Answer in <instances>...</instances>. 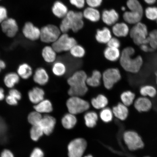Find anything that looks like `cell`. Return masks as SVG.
<instances>
[{
	"label": "cell",
	"mask_w": 157,
	"mask_h": 157,
	"mask_svg": "<svg viewBox=\"0 0 157 157\" xmlns=\"http://www.w3.org/2000/svg\"><path fill=\"white\" fill-rule=\"evenodd\" d=\"M49 77L48 72L43 68H37L33 75V80L35 83L44 86L48 83Z\"/></svg>",
	"instance_id": "e0dca14e"
},
{
	"label": "cell",
	"mask_w": 157,
	"mask_h": 157,
	"mask_svg": "<svg viewBox=\"0 0 157 157\" xmlns=\"http://www.w3.org/2000/svg\"><path fill=\"white\" fill-rule=\"evenodd\" d=\"M86 126L89 128H93L97 124L98 120V115L95 112H88L84 117Z\"/></svg>",
	"instance_id": "836d02e7"
},
{
	"label": "cell",
	"mask_w": 157,
	"mask_h": 157,
	"mask_svg": "<svg viewBox=\"0 0 157 157\" xmlns=\"http://www.w3.org/2000/svg\"><path fill=\"white\" fill-rule=\"evenodd\" d=\"M85 157H93L91 155H88L86 156Z\"/></svg>",
	"instance_id": "91938a15"
},
{
	"label": "cell",
	"mask_w": 157,
	"mask_h": 157,
	"mask_svg": "<svg viewBox=\"0 0 157 157\" xmlns=\"http://www.w3.org/2000/svg\"><path fill=\"white\" fill-rule=\"evenodd\" d=\"M45 93L42 88L36 87L29 90L28 97L29 101L34 105L40 102L44 99Z\"/></svg>",
	"instance_id": "2e32d148"
},
{
	"label": "cell",
	"mask_w": 157,
	"mask_h": 157,
	"mask_svg": "<svg viewBox=\"0 0 157 157\" xmlns=\"http://www.w3.org/2000/svg\"><path fill=\"white\" fill-rule=\"evenodd\" d=\"M61 35L59 28L53 25H48L40 29V39L45 43H53L57 40Z\"/></svg>",
	"instance_id": "52a82bcc"
},
{
	"label": "cell",
	"mask_w": 157,
	"mask_h": 157,
	"mask_svg": "<svg viewBox=\"0 0 157 157\" xmlns=\"http://www.w3.org/2000/svg\"><path fill=\"white\" fill-rule=\"evenodd\" d=\"M87 74L83 71L75 72L68 78L67 83L70 87L68 93L71 97H82L87 93Z\"/></svg>",
	"instance_id": "7a4b0ae2"
},
{
	"label": "cell",
	"mask_w": 157,
	"mask_h": 157,
	"mask_svg": "<svg viewBox=\"0 0 157 157\" xmlns=\"http://www.w3.org/2000/svg\"><path fill=\"white\" fill-rule=\"evenodd\" d=\"M144 12L146 17L149 20H157V7L153 6L147 7L145 10Z\"/></svg>",
	"instance_id": "60d3db41"
},
{
	"label": "cell",
	"mask_w": 157,
	"mask_h": 157,
	"mask_svg": "<svg viewBox=\"0 0 157 157\" xmlns=\"http://www.w3.org/2000/svg\"><path fill=\"white\" fill-rule=\"evenodd\" d=\"M83 13L80 12L68 11L60 25L61 32L67 33L71 29L74 32H77L84 26Z\"/></svg>",
	"instance_id": "3957f363"
},
{
	"label": "cell",
	"mask_w": 157,
	"mask_h": 157,
	"mask_svg": "<svg viewBox=\"0 0 157 157\" xmlns=\"http://www.w3.org/2000/svg\"><path fill=\"white\" fill-rule=\"evenodd\" d=\"M156 21H157V20Z\"/></svg>",
	"instance_id": "94428289"
},
{
	"label": "cell",
	"mask_w": 157,
	"mask_h": 157,
	"mask_svg": "<svg viewBox=\"0 0 157 157\" xmlns=\"http://www.w3.org/2000/svg\"><path fill=\"white\" fill-rule=\"evenodd\" d=\"M127 107L122 103L118 104L113 108V115L121 120H125L128 115L129 111Z\"/></svg>",
	"instance_id": "44dd1931"
},
{
	"label": "cell",
	"mask_w": 157,
	"mask_h": 157,
	"mask_svg": "<svg viewBox=\"0 0 157 157\" xmlns=\"http://www.w3.org/2000/svg\"><path fill=\"white\" fill-rule=\"evenodd\" d=\"M134 105L139 112H146L151 109L152 103L148 98L142 96L135 100Z\"/></svg>",
	"instance_id": "5bb4252c"
},
{
	"label": "cell",
	"mask_w": 157,
	"mask_h": 157,
	"mask_svg": "<svg viewBox=\"0 0 157 157\" xmlns=\"http://www.w3.org/2000/svg\"><path fill=\"white\" fill-rule=\"evenodd\" d=\"M121 10H122L123 11H125V10H126V8H125V7L123 6L121 7Z\"/></svg>",
	"instance_id": "680465c9"
},
{
	"label": "cell",
	"mask_w": 157,
	"mask_h": 157,
	"mask_svg": "<svg viewBox=\"0 0 157 157\" xmlns=\"http://www.w3.org/2000/svg\"><path fill=\"white\" fill-rule=\"evenodd\" d=\"M66 105L69 112L75 115L88 110L90 107L88 101L80 97L75 96L69 98L67 101Z\"/></svg>",
	"instance_id": "5b68a950"
},
{
	"label": "cell",
	"mask_w": 157,
	"mask_h": 157,
	"mask_svg": "<svg viewBox=\"0 0 157 157\" xmlns=\"http://www.w3.org/2000/svg\"><path fill=\"white\" fill-rule=\"evenodd\" d=\"M44 152L40 148H35L33 151L30 155V157H44Z\"/></svg>",
	"instance_id": "681fc988"
},
{
	"label": "cell",
	"mask_w": 157,
	"mask_h": 157,
	"mask_svg": "<svg viewBox=\"0 0 157 157\" xmlns=\"http://www.w3.org/2000/svg\"><path fill=\"white\" fill-rule=\"evenodd\" d=\"M22 33L25 38L31 41L36 40L40 38V29L29 21L25 23Z\"/></svg>",
	"instance_id": "7c38bea8"
},
{
	"label": "cell",
	"mask_w": 157,
	"mask_h": 157,
	"mask_svg": "<svg viewBox=\"0 0 157 157\" xmlns=\"http://www.w3.org/2000/svg\"><path fill=\"white\" fill-rule=\"evenodd\" d=\"M70 54L74 57L81 58L84 56L86 53L85 49L80 45H75L70 51Z\"/></svg>",
	"instance_id": "74e56055"
},
{
	"label": "cell",
	"mask_w": 157,
	"mask_h": 157,
	"mask_svg": "<svg viewBox=\"0 0 157 157\" xmlns=\"http://www.w3.org/2000/svg\"><path fill=\"white\" fill-rule=\"evenodd\" d=\"M155 76L156 83L157 84V71L155 72Z\"/></svg>",
	"instance_id": "6f0895ef"
},
{
	"label": "cell",
	"mask_w": 157,
	"mask_h": 157,
	"mask_svg": "<svg viewBox=\"0 0 157 157\" xmlns=\"http://www.w3.org/2000/svg\"><path fill=\"white\" fill-rule=\"evenodd\" d=\"M104 85L108 90L111 89L121 78L120 71L117 68H110L105 71L102 75Z\"/></svg>",
	"instance_id": "ba28073f"
},
{
	"label": "cell",
	"mask_w": 157,
	"mask_h": 157,
	"mask_svg": "<svg viewBox=\"0 0 157 157\" xmlns=\"http://www.w3.org/2000/svg\"><path fill=\"white\" fill-rule=\"evenodd\" d=\"M140 48L141 50L143 51V52H152L153 50L149 46L148 44H143L141 45Z\"/></svg>",
	"instance_id": "816d5d0a"
},
{
	"label": "cell",
	"mask_w": 157,
	"mask_h": 157,
	"mask_svg": "<svg viewBox=\"0 0 157 157\" xmlns=\"http://www.w3.org/2000/svg\"><path fill=\"white\" fill-rule=\"evenodd\" d=\"M101 78L102 75L101 72L98 70H95L93 72L91 76L87 77L86 83L90 87H97L101 84Z\"/></svg>",
	"instance_id": "f546056e"
},
{
	"label": "cell",
	"mask_w": 157,
	"mask_h": 157,
	"mask_svg": "<svg viewBox=\"0 0 157 157\" xmlns=\"http://www.w3.org/2000/svg\"><path fill=\"white\" fill-rule=\"evenodd\" d=\"M9 95L12 96L15 98L17 101H19L21 100L22 97V95L20 92L19 90L15 89V88H12L10 90L9 93Z\"/></svg>",
	"instance_id": "f6af8a7d"
},
{
	"label": "cell",
	"mask_w": 157,
	"mask_h": 157,
	"mask_svg": "<svg viewBox=\"0 0 157 157\" xmlns=\"http://www.w3.org/2000/svg\"><path fill=\"white\" fill-rule=\"evenodd\" d=\"M143 13L132 11H125L123 15V18L126 23L131 25H136L140 22Z\"/></svg>",
	"instance_id": "ac0fdd59"
},
{
	"label": "cell",
	"mask_w": 157,
	"mask_h": 157,
	"mask_svg": "<svg viewBox=\"0 0 157 157\" xmlns=\"http://www.w3.org/2000/svg\"><path fill=\"white\" fill-rule=\"evenodd\" d=\"M56 122V120L53 117L45 115L42 117L39 124L42 127L44 134L49 135L53 131Z\"/></svg>",
	"instance_id": "4fadbf2b"
},
{
	"label": "cell",
	"mask_w": 157,
	"mask_h": 157,
	"mask_svg": "<svg viewBox=\"0 0 157 157\" xmlns=\"http://www.w3.org/2000/svg\"><path fill=\"white\" fill-rule=\"evenodd\" d=\"M52 12L58 18H63L67 14L68 11L67 7L63 3L57 1L53 5Z\"/></svg>",
	"instance_id": "7402d4cb"
},
{
	"label": "cell",
	"mask_w": 157,
	"mask_h": 157,
	"mask_svg": "<svg viewBox=\"0 0 157 157\" xmlns=\"http://www.w3.org/2000/svg\"><path fill=\"white\" fill-rule=\"evenodd\" d=\"M112 38L111 31L107 27H104L97 31L96 39L98 42L102 44H107Z\"/></svg>",
	"instance_id": "ffe728a7"
},
{
	"label": "cell",
	"mask_w": 157,
	"mask_h": 157,
	"mask_svg": "<svg viewBox=\"0 0 157 157\" xmlns=\"http://www.w3.org/2000/svg\"><path fill=\"white\" fill-rule=\"evenodd\" d=\"M42 117L41 113L35 111L29 113L28 120L29 123L33 125H38L40 123Z\"/></svg>",
	"instance_id": "ab89813d"
},
{
	"label": "cell",
	"mask_w": 157,
	"mask_h": 157,
	"mask_svg": "<svg viewBox=\"0 0 157 157\" xmlns=\"http://www.w3.org/2000/svg\"><path fill=\"white\" fill-rule=\"evenodd\" d=\"M148 37L154 39L157 41V29H155L151 31L148 35Z\"/></svg>",
	"instance_id": "f5cc1de1"
},
{
	"label": "cell",
	"mask_w": 157,
	"mask_h": 157,
	"mask_svg": "<svg viewBox=\"0 0 157 157\" xmlns=\"http://www.w3.org/2000/svg\"><path fill=\"white\" fill-rule=\"evenodd\" d=\"M140 93L143 97L154 98L156 97L157 91L155 87L151 85L142 86L140 88Z\"/></svg>",
	"instance_id": "d6a6232c"
},
{
	"label": "cell",
	"mask_w": 157,
	"mask_h": 157,
	"mask_svg": "<svg viewBox=\"0 0 157 157\" xmlns=\"http://www.w3.org/2000/svg\"><path fill=\"white\" fill-rule=\"evenodd\" d=\"M0 157H14L11 151L8 150H5L2 152Z\"/></svg>",
	"instance_id": "f907efd6"
},
{
	"label": "cell",
	"mask_w": 157,
	"mask_h": 157,
	"mask_svg": "<svg viewBox=\"0 0 157 157\" xmlns=\"http://www.w3.org/2000/svg\"><path fill=\"white\" fill-rule=\"evenodd\" d=\"M6 64L5 62L3 60L0 59V72L1 70L4 69L6 67Z\"/></svg>",
	"instance_id": "11a10c76"
},
{
	"label": "cell",
	"mask_w": 157,
	"mask_h": 157,
	"mask_svg": "<svg viewBox=\"0 0 157 157\" xmlns=\"http://www.w3.org/2000/svg\"><path fill=\"white\" fill-rule=\"evenodd\" d=\"M135 50L131 47L124 49L121 53L120 63L121 67L125 71L133 74H136L142 68L143 61L142 57H134Z\"/></svg>",
	"instance_id": "6da1fadb"
},
{
	"label": "cell",
	"mask_w": 157,
	"mask_h": 157,
	"mask_svg": "<svg viewBox=\"0 0 157 157\" xmlns=\"http://www.w3.org/2000/svg\"><path fill=\"white\" fill-rule=\"evenodd\" d=\"M7 126L3 120L0 117V138L4 136L7 131Z\"/></svg>",
	"instance_id": "bcb514c9"
},
{
	"label": "cell",
	"mask_w": 157,
	"mask_h": 157,
	"mask_svg": "<svg viewBox=\"0 0 157 157\" xmlns=\"http://www.w3.org/2000/svg\"><path fill=\"white\" fill-rule=\"evenodd\" d=\"M7 18V11L5 7L0 6V23Z\"/></svg>",
	"instance_id": "7dc6e473"
},
{
	"label": "cell",
	"mask_w": 157,
	"mask_h": 157,
	"mask_svg": "<svg viewBox=\"0 0 157 157\" xmlns=\"http://www.w3.org/2000/svg\"><path fill=\"white\" fill-rule=\"evenodd\" d=\"M109 103L107 98L102 94L98 95L97 97L92 99L91 103L96 109H103L106 107Z\"/></svg>",
	"instance_id": "f1b7e54d"
},
{
	"label": "cell",
	"mask_w": 157,
	"mask_h": 157,
	"mask_svg": "<svg viewBox=\"0 0 157 157\" xmlns=\"http://www.w3.org/2000/svg\"><path fill=\"white\" fill-rule=\"evenodd\" d=\"M135 97V93L131 91L127 90L123 92L120 97L121 103L127 107L129 106L134 103Z\"/></svg>",
	"instance_id": "1f68e13d"
},
{
	"label": "cell",
	"mask_w": 157,
	"mask_h": 157,
	"mask_svg": "<svg viewBox=\"0 0 157 157\" xmlns=\"http://www.w3.org/2000/svg\"><path fill=\"white\" fill-rule=\"evenodd\" d=\"M20 78L17 73L13 72H10L6 75L4 78V83L6 87L12 89L19 83Z\"/></svg>",
	"instance_id": "d4e9b609"
},
{
	"label": "cell",
	"mask_w": 157,
	"mask_h": 157,
	"mask_svg": "<svg viewBox=\"0 0 157 157\" xmlns=\"http://www.w3.org/2000/svg\"><path fill=\"white\" fill-rule=\"evenodd\" d=\"M2 30L9 38L16 36L18 31V26L17 21L13 18L6 19L1 23Z\"/></svg>",
	"instance_id": "8fae6325"
},
{
	"label": "cell",
	"mask_w": 157,
	"mask_h": 157,
	"mask_svg": "<svg viewBox=\"0 0 157 157\" xmlns=\"http://www.w3.org/2000/svg\"><path fill=\"white\" fill-rule=\"evenodd\" d=\"M102 2L103 0H86V3L89 7L94 8L99 7Z\"/></svg>",
	"instance_id": "7bdbcfd3"
},
{
	"label": "cell",
	"mask_w": 157,
	"mask_h": 157,
	"mask_svg": "<svg viewBox=\"0 0 157 157\" xmlns=\"http://www.w3.org/2000/svg\"><path fill=\"white\" fill-rule=\"evenodd\" d=\"M5 95L4 90L3 88L0 87V101H3L5 99Z\"/></svg>",
	"instance_id": "db71d44e"
},
{
	"label": "cell",
	"mask_w": 157,
	"mask_h": 157,
	"mask_svg": "<svg viewBox=\"0 0 157 157\" xmlns=\"http://www.w3.org/2000/svg\"><path fill=\"white\" fill-rule=\"evenodd\" d=\"M87 142L84 139H74L68 145L69 157H82L87 147Z\"/></svg>",
	"instance_id": "9c48e42d"
},
{
	"label": "cell",
	"mask_w": 157,
	"mask_h": 157,
	"mask_svg": "<svg viewBox=\"0 0 157 157\" xmlns=\"http://www.w3.org/2000/svg\"><path fill=\"white\" fill-rule=\"evenodd\" d=\"M126 5L129 11L144 13L142 6L138 0H128Z\"/></svg>",
	"instance_id": "d590c367"
},
{
	"label": "cell",
	"mask_w": 157,
	"mask_h": 157,
	"mask_svg": "<svg viewBox=\"0 0 157 157\" xmlns=\"http://www.w3.org/2000/svg\"><path fill=\"white\" fill-rule=\"evenodd\" d=\"M70 1L71 4L79 9L83 8L86 2V0H70Z\"/></svg>",
	"instance_id": "ee69618b"
},
{
	"label": "cell",
	"mask_w": 157,
	"mask_h": 157,
	"mask_svg": "<svg viewBox=\"0 0 157 157\" xmlns=\"http://www.w3.org/2000/svg\"><path fill=\"white\" fill-rule=\"evenodd\" d=\"M83 15L85 18L94 22L99 21L101 17V13L97 9L89 7L84 10Z\"/></svg>",
	"instance_id": "603a6c76"
},
{
	"label": "cell",
	"mask_w": 157,
	"mask_h": 157,
	"mask_svg": "<svg viewBox=\"0 0 157 157\" xmlns=\"http://www.w3.org/2000/svg\"><path fill=\"white\" fill-rule=\"evenodd\" d=\"M76 123L77 119L75 115L70 113L65 115L62 120L63 126L67 129L73 128L75 126Z\"/></svg>",
	"instance_id": "4dcf8cb0"
},
{
	"label": "cell",
	"mask_w": 157,
	"mask_h": 157,
	"mask_svg": "<svg viewBox=\"0 0 157 157\" xmlns=\"http://www.w3.org/2000/svg\"><path fill=\"white\" fill-rule=\"evenodd\" d=\"M101 18L105 24L108 25H113L118 21L119 15L115 10H105L102 13Z\"/></svg>",
	"instance_id": "9a60e30c"
},
{
	"label": "cell",
	"mask_w": 157,
	"mask_h": 157,
	"mask_svg": "<svg viewBox=\"0 0 157 157\" xmlns=\"http://www.w3.org/2000/svg\"><path fill=\"white\" fill-rule=\"evenodd\" d=\"M56 53L52 46H46L43 49L42 56L45 62L52 63L56 59Z\"/></svg>",
	"instance_id": "484cf974"
},
{
	"label": "cell",
	"mask_w": 157,
	"mask_h": 157,
	"mask_svg": "<svg viewBox=\"0 0 157 157\" xmlns=\"http://www.w3.org/2000/svg\"><path fill=\"white\" fill-rule=\"evenodd\" d=\"M5 99L6 103L9 105L15 106L18 104L19 101L12 96L9 95V94L6 97Z\"/></svg>",
	"instance_id": "c3c4849f"
},
{
	"label": "cell",
	"mask_w": 157,
	"mask_h": 157,
	"mask_svg": "<svg viewBox=\"0 0 157 157\" xmlns=\"http://www.w3.org/2000/svg\"><path fill=\"white\" fill-rule=\"evenodd\" d=\"M112 32L117 37H124L127 36L130 32L129 27L126 23H115L112 27Z\"/></svg>",
	"instance_id": "d6986e66"
},
{
	"label": "cell",
	"mask_w": 157,
	"mask_h": 157,
	"mask_svg": "<svg viewBox=\"0 0 157 157\" xmlns=\"http://www.w3.org/2000/svg\"><path fill=\"white\" fill-rule=\"evenodd\" d=\"M108 47L110 48H119L121 46L120 41L117 38H112L107 44Z\"/></svg>",
	"instance_id": "b9f144b4"
},
{
	"label": "cell",
	"mask_w": 157,
	"mask_h": 157,
	"mask_svg": "<svg viewBox=\"0 0 157 157\" xmlns=\"http://www.w3.org/2000/svg\"><path fill=\"white\" fill-rule=\"evenodd\" d=\"M124 140L129 150L133 151L142 148L144 144L138 134L133 131H129L124 134Z\"/></svg>",
	"instance_id": "30bf717a"
},
{
	"label": "cell",
	"mask_w": 157,
	"mask_h": 157,
	"mask_svg": "<svg viewBox=\"0 0 157 157\" xmlns=\"http://www.w3.org/2000/svg\"><path fill=\"white\" fill-rule=\"evenodd\" d=\"M104 56L108 60L111 62H116L119 59L121 52L119 48H113L107 47L104 52Z\"/></svg>",
	"instance_id": "4316f807"
},
{
	"label": "cell",
	"mask_w": 157,
	"mask_h": 157,
	"mask_svg": "<svg viewBox=\"0 0 157 157\" xmlns=\"http://www.w3.org/2000/svg\"><path fill=\"white\" fill-rule=\"evenodd\" d=\"M44 134V131L40 125H33L30 130V136L33 140L38 141Z\"/></svg>",
	"instance_id": "8d00e7d4"
},
{
	"label": "cell",
	"mask_w": 157,
	"mask_h": 157,
	"mask_svg": "<svg viewBox=\"0 0 157 157\" xmlns=\"http://www.w3.org/2000/svg\"><path fill=\"white\" fill-rule=\"evenodd\" d=\"M34 109L35 111L40 113H49L52 112L53 110L52 104L48 99H44L35 105Z\"/></svg>",
	"instance_id": "cb8c5ba5"
},
{
	"label": "cell",
	"mask_w": 157,
	"mask_h": 157,
	"mask_svg": "<svg viewBox=\"0 0 157 157\" xmlns=\"http://www.w3.org/2000/svg\"><path fill=\"white\" fill-rule=\"evenodd\" d=\"M17 74L20 77L26 80L30 78L33 74L32 67L28 64L23 63L19 66L17 69Z\"/></svg>",
	"instance_id": "83f0119b"
},
{
	"label": "cell",
	"mask_w": 157,
	"mask_h": 157,
	"mask_svg": "<svg viewBox=\"0 0 157 157\" xmlns=\"http://www.w3.org/2000/svg\"><path fill=\"white\" fill-rule=\"evenodd\" d=\"M135 44L138 46L147 44L148 42V32L147 25L140 22L135 25L129 32Z\"/></svg>",
	"instance_id": "277c9868"
},
{
	"label": "cell",
	"mask_w": 157,
	"mask_h": 157,
	"mask_svg": "<svg viewBox=\"0 0 157 157\" xmlns=\"http://www.w3.org/2000/svg\"><path fill=\"white\" fill-rule=\"evenodd\" d=\"M76 44L77 42L73 37H70L67 33H63L53 43L52 47L56 52L59 53L70 51Z\"/></svg>",
	"instance_id": "8992f818"
},
{
	"label": "cell",
	"mask_w": 157,
	"mask_h": 157,
	"mask_svg": "<svg viewBox=\"0 0 157 157\" xmlns=\"http://www.w3.org/2000/svg\"><path fill=\"white\" fill-rule=\"evenodd\" d=\"M145 3L150 5H154L157 1V0H144Z\"/></svg>",
	"instance_id": "9f6ffc18"
},
{
	"label": "cell",
	"mask_w": 157,
	"mask_h": 157,
	"mask_svg": "<svg viewBox=\"0 0 157 157\" xmlns=\"http://www.w3.org/2000/svg\"><path fill=\"white\" fill-rule=\"evenodd\" d=\"M113 111L108 107L104 108L100 113L101 120L105 123L110 122L113 119Z\"/></svg>",
	"instance_id": "f35d334b"
},
{
	"label": "cell",
	"mask_w": 157,
	"mask_h": 157,
	"mask_svg": "<svg viewBox=\"0 0 157 157\" xmlns=\"http://www.w3.org/2000/svg\"><path fill=\"white\" fill-rule=\"evenodd\" d=\"M67 68L65 64L60 61L55 62L52 67V71L55 75L61 76L66 73Z\"/></svg>",
	"instance_id": "e575fe53"
}]
</instances>
